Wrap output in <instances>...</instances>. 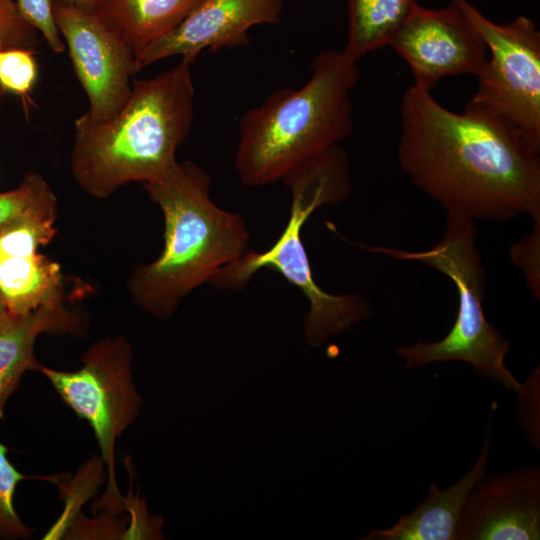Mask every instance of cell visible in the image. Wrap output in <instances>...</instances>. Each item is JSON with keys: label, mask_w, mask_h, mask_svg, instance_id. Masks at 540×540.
Returning <instances> with one entry per match:
<instances>
[{"label": "cell", "mask_w": 540, "mask_h": 540, "mask_svg": "<svg viewBox=\"0 0 540 540\" xmlns=\"http://www.w3.org/2000/svg\"><path fill=\"white\" fill-rule=\"evenodd\" d=\"M519 396L521 426L529 441L539 447V421L536 420V403L539 401V367L533 371L526 384H522Z\"/></svg>", "instance_id": "obj_25"}, {"label": "cell", "mask_w": 540, "mask_h": 540, "mask_svg": "<svg viewBox=\"0 0 540 540\" xmlns=\"http://www.w3.org/2000/svg\"><path fill=\"white\" fill-rule=\"evenodd\" d=\"M190 66L181 60L150 79L134 78L128 100L107 120L86 112L75 120L71 169L87 193L105 198L129 182L155 181L178 162L194 117Z\"/></svg>", "instance_id": "obj_2"}, {"label": "cell", "mask_w": 540, "mask_h": 540, "mask_svg": "<svg viewBox=\"0 0 540 540\" xmlns=\"http://www.w3.org/2000/svg\"><path fill=\"white\" fill-rule=\"evenodd\" d=\"M490 457V433L471 469L450 487L440 490L430 484L425 500L411 513L402 515L391 527L373 529L364 540H455L456 529L467 496L486 474Z\"/></svg>", "instance_id": "obj_13"}, {"label": "cell", "mask_w": 540, "mask_h": 540, "mask_svg": "<svg viewBox=\"0 0 540 540\" xmlns=\"http://www.w3.org/2000/svg\"><path fill=\"white\" fill-rule=\"evenodd\" d=\"M35 51L9 48L0 51V90L29 99L38 78Z\"/></svg>", "instance_id": "obj_21"}, {"label": "cell", "mask_w": 540, "mask_h": 540, "mask_svg": "<svg viewBox=\"0 0 540 540\" xmlns=\"http://www.w3.org/2000/svg\"><path fill=\"white\" fill-rule=\"evenodd\" d=\"M79 319L62 301L39 306L25 315H12L0 324V420L9 397L19 387L24 372L37 370L35 340L41 333L75 334Z\"/></svg>", "instance_id": "obj_14"}, {"label": "cell", "mask_w": 540, "mask_h": 540, "mask_svg": "<svg viewBox=\"0 0 540 540\" xmlns=\"http://www.w3.org/2000/svg\"><path fill=\"white\" fill-rule=\"evenodd\" d=\"M389 46L409 65L414 84L430 91L448 76H477L488 59L485 42L452 3L442 9L417 5Z\"/></svg>", "instance_id": "obj_10"}, {"label": "cell", "mask_w": 540, "mask_h": 540, "mask_svg": "<svg viewBox=\"0 0 540 540\" xmlns=\"http://www.w3.org/2000/svg\"><path fill=\"white\" fill-rule=\"evenodd\" d=\"M0 294L12 315L62 301L60 265L40 253L0 256Z\"/></svg>", "instance_id": "obj_16"}, {"label": "cell", "mask_w": 540, "mask_h": 540, "mask_svg": "<svg viewBox=\"0 0 540 540\" xmlns=\"http://www.w3.org/2000/svg\"><path fill=\"white\" fill-rule=\"evenodd\" d=\"M540 538V468L484 474L470 490L455 540H537Z\"/></svg>", "instance_id": "obj_12"}, {"label": "cell", "mask_w": 540, "mask_h": 540, "mask_svg": "<svg viewBox=\"0 0 540 540\" xmlns=\"http://www.w3.org/2000/svg\"><path fill=\"white\" fill-rule=\"evenodd\" d=\"M39 33L21 16L14 0H0V51L23 48L36 51Z\"/></svg>", "instance_id": "obj_22"}, {"label": "cell", "mask_w": 540, "mask_h": 540, "mask_svg": "<svg viewBox=\"0 0 540 540\" xmlns=\"http://www.w3.org/2000/svg\"><path fill=\"white\" fill-rule=\"evenodd\" d=\"M15 3L23 19L43 36L51 50L55 53L65 51V42L54 19L52 0H16Z\"/></svg>", "instance_id": "obj_24"}, {"label": "cell", "mask_w": 540, "mask_h": 540, "mask_svg": "<svg viewBox=\"0 0 540 540\" xmlns=\"http://www.w3.org/2000/svg\"><path fill=\"white\" fill-rule=\"evenodd\" d=\"M417 5L416 0H348V38L343 51L358 61L389 45Z\"/></svg>", "instance_id": "obj_17"}, {"label": "cell", "mask_w": 540, "mask_h": 540, "mask_svg": "<svg viewBox=\"0 0 540 540\" xmlns=\"http://www.w3.org/2000/svg\"><path fill=\"white\" fill-rule=\"evenodd\" d=\"M9 448L0 442V539H28L31 531L14 507L15 490L30 476L20 473L9 461Z\"/></svg>", "instance_id": "obj_20"}, {"label": "cell", "mask_w": 540, "mask_h": 540, "mask_svg": "<svg viewBox=\"0 0 540 540\" xmlns=\"http://www.w3.org/2000/svg\"><path fill=\"white\" fill-rule=\"evenodd\" d=\"M143 186L162 210L164 247L134 271L129 288L144 310L167 319L191 291L249 250L250 233L240 214L212 201L210 175L191 161L177 162Z\"/></svg>", "instance_id": "obj_3"}, {"label": "cell", "mask_w": 540, "mask_h": 540, "mask_svg": "<svg viewBox=\"0 0 540 540\" xmlns=\"http://www.w3.org/2000/svg\"><path fill=\"white\" fill-rule=\"evenodd\" d=\"M512 262L522 272L534 298L540 297V218L534 219L530 233L509 248Z\"/></svg>", "instance_id": "obj_23"}, {"label": "cell", "mask_w": 540, "mask_h": 540, "mask_svg": "<svg viewBox=\"0 0 540 540\" xmlns=\"http://www.w3.org/2000/svg\"><path fill=\"white\" fill-rule=\"evenodd\" d=\"M400 117L399 167L447 217L540 218V152L514 127L468 104L455 113L416 84L402 97Z\"/></svg>", "instance_id": "obj_1"}, {"label": "cell", "mask_w": 540, "mask_h": 540, "mask_svg": "<svg viewBox=\"0 0 540 540\" xmlns=\"http://www.w3.org/2000/svg\"><path fill=\"white\" fill-rule=\"evenodd\" d=\"M75 74L89 101L86 114L107 120L128 100L134 79V53L94 13L53 4Z\"/></svg>", "instance_id": "obj_9"}, {"label": "cell", "mask_w": 540, "mask_h": 540, "mask_svg": "<svg viewBox=\"0 0 540 540\" xmlns=\"http://www.w3.org/2000/svg\"><path fill=\"white\" fill-rule=\"evenodd\" d=\"M476 29L489 58L467 103L514 127L540 152V32L520 15L498 25L467 0H450Z\"/></svg>", "instance_id": "obj_8"}, {"label": "cell", "mask_w": 540, "mask_h": 540, "mask_svg": "<svg viewBox=\"0 0 540 540\" xmlns=\"http://www.w3.org/2000/svg\"><path fill=\"white\" fill-rule=\"evenodd\" d=\"M202 0H98L94 14L135 54L173 30Z\"/></svg>", "instance_id": "obj_15"}, {"label": "cell", "mask_w": 540, "mask_h": 540, "mask_svg": "<svg viewBox=\"0 0 540 540\" xmlns=\"http://www.w3.org/2000/svg\"><path fill=\"white\" fill-rule=\"evenodd\" d=\"M56 197L37 173H27L13 190L0 193V226L25 214L56 215Z\"/></svg>", "instance_id": "obj_19"}, {"label": "cell", "mask_w": 540, "mask_h": 540, "mask_svg": "<svg viewBox=\"0 0 540 540\" xmlns=\"http://www.w3.org/2000/svg\"><path fill=\"white\" fill-rule=\"evenodd\" d=\"M11 314L6 308V305L0 294V324L6 322L10 318Z\"/></svg>", "instance_id": "obj_27"}, {"label": "cell", "mask_w": 540, "mask_h": 540, "mask_svg": "<svg viewBox=\"0 0 540 540\" xmlns=\"http://www.w3.org/2000/svg\"><path fill=\"white\" fill-rule=\"evenodd\" d=\"M56 215L25 214L0 226V256L31 255L54 237Z\"/></svg>", "instance_id": "obj_18"}, {"label": "cell", "mask_w": 540, "mask_h": 540, "mask_svg": "<svg viewBox=\"0 0 540 540\" xmlns=\"http://www.w3.org/2000/svg\"><path fill=\"white\" fill-rule=\"evenodd\" d=\"M76 371H59L39 364L62 401L91 426L108 467L104 508L119 509L122 497L115 475V445L139 416L142 398L132 381V349L124 337L103 339L84 355Z\"/></svg>", "instance_id": "obj_7"}, {"label": "cell", "mask_w": 540, "mask_h": 540, "mask_svg": "<svg viewBox=\"0 0 540 540\" xmlns=\"http://www.w3.org/2000/svg\"><path fill=\"white\" fill-rule=\"evenodd\" d=\"M476 238L474 221L448 217L441 239L429 249L407 251L387 246H361L396 260L419 262L444 274L456 288L458 310L447 335L436 342L416 341L397 349L407 369L435 362L461 361L469 364L479 376L518 393L522 384L504 362L511 342L484 315L487 281Z\"/></svg>", "instance_id": "obj_6"}, {"label": "cell", "mask_w": 540, "mask_h": 540, "mask_svg": "<svg viewBox=\"0 0 540 540\" xmlns=\"http://www.w3.org/2000/svg\"><path fill=\"white\" fill-rule=\"evenodd\" d=\"M282 180L290 189L291 206L280 236L265 251L249 249L221 270L210 284L221 290L238 291L244 289L259 270H275L307 299L309 309L303 318V332L307 344L318 348L330 337L372 315L371 306L360 294L333 295L316 283L301 238L305 222L316 209L339 204L350 195L348 155L340 145H334L296 166Z\"/></svg>", "instance_id": "obj_5"}, {"label": "cell", "mask_w": 540, "mask_h": 540, "mask_svg": "<svg viewBox=\"0 0 540 540\" xmlns=\"http://www.w3.org/2000/svg\"><path fill=\"white\" fill-rule=\"evenodd\" d=\"M356 62L343 50L322 51L301 88L276 90L240 118L235 169L245 185L261 187L283 179L351 135Z\"/></svg>", "instance_id": "obj_4"}, {"label": "cell", "mask_w": 540, "mask_h": 540, "mask_svg": "<svg viewBox=\"0 0 540 540\" xmlns=\"http://www.w3.org/2000/svg\"><path fill=\"white\" fill-rule=\"evenodd\" d=\"M285 0H202L173 30L134 54L136 73L170 56L193 63L205 49L248 45L249 30L280 20Z\"/></svg>", "instance_id": "obj_11"}, {"label": "cell", "mask_w": 540, "mask_h": 540, "mask_svg": "<svg viewBox=\"0 0 540 540\" xmlns=\"http://www.w3.org/2000/svg\"><path fill=\"white\" fill-rule=\"evenodd\" d=\"M98 0H52L53 4L77 8L94 13Z\"/></svg>", "instance_id": "obj_26"}]
</instances>
